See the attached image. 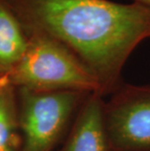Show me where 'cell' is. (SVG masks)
<instances>
[{
    "instance_id": "obj_1",
    "label": "cell",
    "mask_w": 150,
    "mask_h": 151,
    "mask_svg": "<svg viewBox=\"0 0 150 151\" xmlns=\"http://www.w3.org/2000/svg\"><path fill=\"white\" fill-rule=\"evenodd\" d=\"M25 32L50 35L97 76L103 96L122 84V70L150 38V8L111 0H6Z\"/></svg>"
},
{
    "instance_id": "obj_2",
    "label": "cell",
    "mask_w": 150,
    "mask_h": 151,
    "mask_svg": "<svg viewBox=\"0 0 150 151\" xmlns=\"http://www.w3.org/2000/svg\"><path fill=\"white\" fill-rule=\"evenodd\" d=\"M27 35V48L22 60L11 72L2 76L6 82L18 89L77 91L103 96L97 76L65 44L38 31Z\"/></svg>"
},
{
    "instance_id": "obj_3",
    "label": "cell",
    "mask_w": 150,
    "mask_h": 151,
    "mask_svg": "<svg viewBox=\"0 0 150 151\" xmlns=\"http://www.w3.org/2000/svg\"><path fill=\"white\" fill-rule=\"evenodd\" d=\"M22 151H52L90 94L19 88Z\"/></svg>"
},
{
    "instance_id": "obj_4",
    "label": "cell",
    "mask_w": 150,
    "mask_h": 151,
    "mask_svg": "<svg viewBox=\"0 0 150 151\" xmlns=\"http://www.w3.org/2000/svg\"><path fill=\"white\" fill-rule=\"evenodd\" d=\"M103 102L109 151H150V85L122 83Z\"/></svg>"
},
{
    "instance_id": "obj_5",
    "label": "cell",
    "mask_w": 150,
    "mask_h": 151,
    "mask_svg": "<svg viewBox=\"0 0 150 151\" xmlns=\"http://www.w3.org/2000/svg\"><path fill=\"white\" fill-rule=\"evenodd\" d=\"M103 96L90 94L78 110L60 151H109L103 123Z\"/></svg>"
},
{
    "instance_id": "obj_6",
    "label": "cell",
    "mask_w": 150,
    "mask_h": 151,
    "mask_svg": "<svg viewBox=\"0 0 150 151\" xmlns=\"http://www.w3.org/2000/svg\"><path fill=\"white\" fill-rule=\"evenodd\" d=\"M28 35L6 0H0V77L7 75L22 60Z\"/></svg>"
},
{
    "instance_id": "obj_7",
    "label": "cell",
    "mask_w": 150,
    "mask_h": 151,
    "mask_svg": "<svg viewBox=\"0 0 150 151\" xmlns=\"http://www.w3.org/2000/svg\"><path fill=\"white\" fill-rule=\"evenodd\" d=\"M15 90L0 77V151H22Z\"/></svg>"
},
{
    "instance_id": "obj_8",
    "label": "cell",
    "mask_w": 150,
    "mask_h": 151,
    "mask_svg": "<svg viewBox=\"0 0 150 151\" xmlns=\"http://www.w3.org/2000/svg\"><path fill=\"white\" fill-rule=\"evenodd\" d=\"M133 2L139 3V4L144 5L146 7L150 8V0H133Z\"/></svg>"
}]
</instances>
